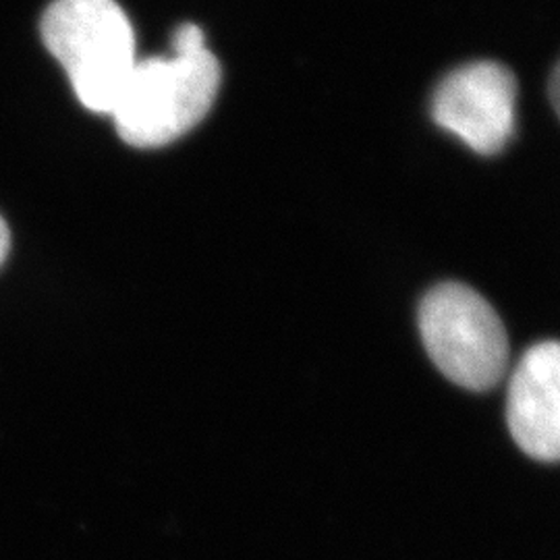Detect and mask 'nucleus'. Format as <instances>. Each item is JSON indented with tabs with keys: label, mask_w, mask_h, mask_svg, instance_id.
<instances>
[{
	"label": "nucleus",
	"mask_w": 560,
	"mask_h": 560,
	"mask_svg": "<svg viewBox=\"0 0 560 560\" xmlns=\"http://www.w3.org/2000/svg\"><path fill=\"white\" fill-rule=\"evenodd\" d=\"M428 355L442 374L469 390H488L504 376L509 339L492 305L474 289L446 282L432 289L420 307Z\"/></svg>",
	"instance_id": "3"
},
{
	"label": "nucleus",
	"mask_w": 560,
	"mask_h": 560,
	"mask_svg": "<svg viewBox=\"0 0 560 560\" xmlns=\"http://www.w3.org/2000/svg\"><path fill=\"white\" fill-rule=\"evenodd\" d=\"M509 428L521 451L538 460H560V342L534 345L509 384Z\"/></svg>",
	"instance_id": "5"
},
{
	"label": "nucleus",
	"mask_w": 560,
	"mask_h": 560,
	"mask_svg": "<svg viewBox=\"0 0 560 560\" xmlns=\"http://www.w3.org/2000/svg\"><path fill=\"white\" fill-rule=\"evenodd\" d=\"M550 102H552V106H555V110H557L560 119V62L557 65L552 78H550Z\"/></svg>",
	"instance_id": "6"
},
{
	"label": "nucleus",
	"mask_w": 560,
	"mask_h": 560,
	"mask_svg": "<svg viewBox=\"0 0 560 560\" xmlns=\"http://www.w3.org/2000/svg\"><path fill=\"white\" fill-rule=\"evenodd\" d=\"M46 48L67 71L81 104L110 115L138 57L136 36L115 0H55L42 18Z\"/></svg>",
	"instance_id": "1"
},
{
	"label": "nucleus",
	"mask_w": 560,
	"mask_h": 560,
	"mask_svg": "<svg viewBox=\"0 0 560 560\" xmlns=\"http://www.w3.org/2000/svg\"><path fill=\"white\" fill-rule=\"evenodd\" d=\"M517 83L492 60L469 62L448 73L434 92L432 117L474 152L499 154L515 129Z\"/></svg>",
	"instance_id": "4"
},
{
	"label": "nucleus",
	"mask_w": 560,
	"mask_h": 560,
	"mask_svg": "<svg viewBox=\"0 0 560 560\" xmlns=\"http://www.w3.org/2000/svg\"><path fill=\"white\" fill-rule=\"evenodd\" d=\"M9 229H7V222L2 221L0 217V264L7 258V252H9Z\"/></svg>",
	"instance_id": "7"
},
{
	"label": "nucleus",
	"mask_w": 560,
	"mask_h": 560,
	"mask_svg": "<svg viewBox=\"0 0 560 560\" xmlns=\"http://www.w3.org/2000/svg\"><path fill=\"white\" fill-rule=\"evenodd\" d=\"M221 65L208 46L138 60L110 117L120 140L159 148L191 131L212 108Z\"/></svg>",
	"instance_id": "2"
}]
</instances>
